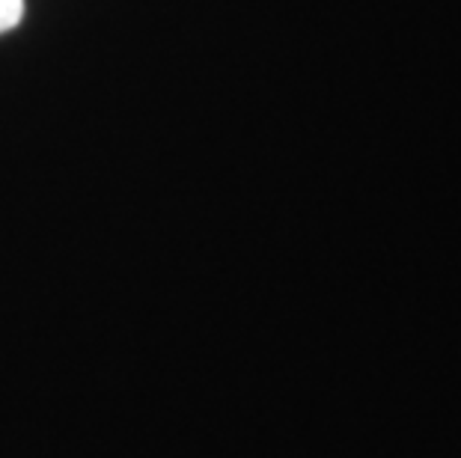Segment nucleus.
<instances>
[{
  "label": "nucleus",
  "mask_w": 461,
  "mask_h": 458,
  "mask_svg": "<svg viewBox=\"0 0 461 458\" xmlns=\"http://www.w3.org/2000/svg\"><path fill=\"white\" fill-rule=\"evenodd\" d=\"M24 15V0H0V33L13 31Z\"/></svg>",
  "instance_id": "nucleus-1"
}]
</instances>
